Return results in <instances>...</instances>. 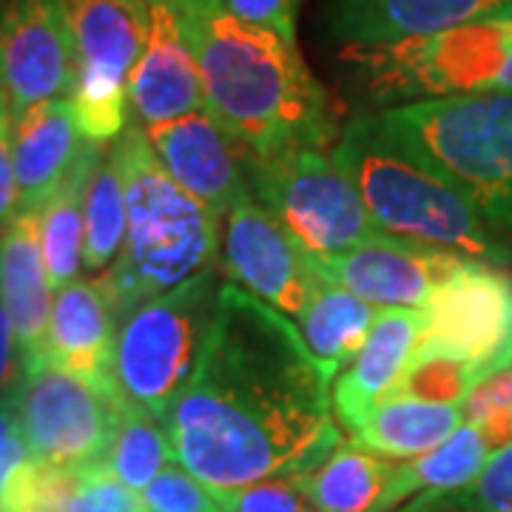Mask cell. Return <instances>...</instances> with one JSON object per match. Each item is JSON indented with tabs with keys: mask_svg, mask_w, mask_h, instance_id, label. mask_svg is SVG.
Here are the masks:
<instances>
[{
	"mask_svg": "<svg viewBox=\"0 0 512 512\" xmlns=\"http://www.w3.org/2000/svg\"><path fill=\"white\" fill-rule=\"evenodd\" d=\"M330 390L296 322L228 282L200 365L163 421L174 461L214 490L308 476L342 444Z\"/></svg>",
	"mask_w": 512,
	"mask_h": 512,
	"instance_id": "6da1fadb",
	"label": "cell"
},
{
	"mask_svg": "<svg viewBox=\"0 0 512 512\" xmlns=\"http://www.w3.org/2000/svg\"><path fill=\"white\" fill-rule=\"evenodd\" d=\"M168 3L197 60L205 109L242 151L328 148V94L293 43L239 20L225 0Z\"/></svg>",
	"mask_w": 512,
	"mask_h": 512,
	"instance_id": "7a4b0ae2",
	"label": "cell"
},
{
	"mask_svg": "<svg viewBox=\"0 0 512 512\" xmlns=\"http://www.w3.org/2000/svg\"><path fill=\"white\" fill-rule=\"evenodd\" d=\"M114 146L126 174L128 228L123 251L97 282L120 325L143 302L217 265L222 217L171 180L143 126L128 123Z\"/></svg>",
	"mask_w": 512,
	"mask_h": 512,
	"instance_id": "3957f363",
	"label": "cell"
},
{
	"mask_svg": "<svg viewBox=\"0 0 512 512\" xmlns=\"http://www.w3.org/2000/svg\"><path fill=\"white\" fill-rule=\"evenodd\" d=\"M330 154L384 234L487 265H507L512 259L510 245L495 237L476 208L453 185L393 146L370 114L348 123Z\"/></svg>",
	"mask_w": 512,
	"mask_h": 512,
	"instance_id": "277c9868",
	"label": "cell"
},
{
	"mask_svg": "<svg viewBox=\"0 0 512 512\" xmlns=\"http://www.w3.org/2000/svg\"><path fill=\"white\" fill-rule=\"evenodd\" d=\"M370 117L399 151L453 185L487 225L512 231V92L419 100Z\"/></svg>",
	"mask_w": 512,
	"mask_h": 512,
	"instance_id": "5b68a950",
	"label": "cell"
},
{
	"mask_svg": "<svg viewBox=\"0 0 512 512\" xmlns=\"http://www.w3.org/2000/svg\"><path fill=\"white\" fill-rule=\"evenodd\" d=\"M356 92L396 109L456 94L512 92V6L453 32L384 49H345Z\"/></svg>",
	"mask_w": 512,
	"mask_h": 512,
	"instance_id": "8992f818",
	"label": "cell"
},
{
	"mask_svg": "<svg viewBox=\"0 0 512 512\" xmlns=\"http://www.w3.org/2000/svg\"><path fill=\"white\" fill-rule=\"evenodd\" d=\"M220 291L211 268L143 302L117 325L114 382L126 402L165 421L200 365Z\"/></svg>",
	"mask_w": 512,
	"mask_h": 512,
	"instance_id": "52a82bcc",
	"label": "cell"
},
{
	"mask_svg": "<svg viewBox=\"0 0 512 512\" xmlns=\"http://www.w3.org/2000/svg\"><path fill=\"white\" fill-rule=\"evenodd\" d=\"M248 191L311 256H336L384 234L328 148L242 151Z\"/></svg>",
	"mask_w": 512,
	"mask_h": 512,
	"instance_id": "ba28073f",
	"label": "cell"
},
{
	"mask_svg": "<svg viewBox=\"0 0 512 512\" xmlns=\"http://www.w3.org/2000/svg\"><path fill=\"white\" fill-rule=\"evenodd\" d=\"M77 52L69 97L80 137L106 146L128 128V83L148 35V0H63Z\"/></svg>",
	"mask_w": 512,
	"mask_h": 512,
	"instance_id": "9c48e42d",
	"label": "cell"
},
{
	"mask_svg": "<svg viewBox=\"0 0 512 512\" xmlns=\"http://www.w3.org/2000/svg\"><path fill=\"white\" fill-rule=\"evenodd\" d=\"M416 356L464 365L481 387L512 367V276L467 259L424 308Z\"/></svg>",
	"mask_w": 512,
	"mask_h": 512,
	"instance_id": "30bf717a",
	"label": "cell"
},
{
	"mask_svg": "<svg viewBox=\"0 0 512 512\" xmlns=\"http://www.w3.org/2000/svg\"><path fill=\"white\" fill-rule=\"evenodd\" d=\"M126 399L55 365L29 376L15 402L18 433L32 461L86 470L103 464L117 436Z\"/></svg>",
	"mask_w": 512,
	"mask_h": 512,
	"instance_id": "8fae6325",
	"label": "cell"
},
{
	"mask_svg": "<svg viewBox=\"0 0 512 512\" xmlns=\"http://www.w3.org/2000/svg\"><path fill=\"white\" fill-rule=\"evenodd\" d=\"M222 262L231 285L299 319L319 285V265L274 214L248 194L225 217Z\"/></svg>",
	"mask_w": 512,
	"mask_h": 512,
	"instance_id": "7c38bea8",
	"label": "cell"
},
{
	"mask_svg": "<svg viewBox=\"0 0 512 512\" xmlns=\"http://www.w3.org/2000/svg\"><path fill=\"white\" fill-rule=\"evenodd\" d=\"M77 52L63 0H9L0 12V92L12 114L69 100Z\"/></svg>",
	"mask_w": 512,
	"mask_h": 512,
	"instance_id": "4fadbf2b",
	"label": "cell"
},
{
	"mask_svg": "<svg viewBox=\"0 0 512 512\" xmlns=\"http://www.w3.org/2000/svg\"><path fill=\"white\" fill-rule=\"evenodd\" d=\"M464 256L424 245L416 239H367L345 254L316 256L322 276L376 308H413L424 311L433 293L464 265Z\"/></svg>",
	"mask_w": 512,
	"mask_h": 512,
	"instance_id": "5bb4252c",
	"label": "cell"
},
{
	"mask_svg": "<svg viewBox=\"0 0 512 512\" xmlns=\"http://www.w3.org/2000/svg\"><path fill=\"white\" fill-rule=\"evenodd\" d=\"M143 128L171 180L220 217H228V211L251 194L242 174V148L208 109Z\"/></svg>",
	"mask_w": 512,
	"mask_h": 512,
	"instance_id": "9a60e30c",
	"label": "cell"
},
{
	"mask_svg": "<svg viewBox=\"0 0 512 512\" xmlns=\"http://www.w3.org/2000/svg\"><path fill=\"white\" fill-rule=\"evenodd\" d=\"M512 0H325V35L345 49H384L453 32Z\"/></svg>",
	"mask_w": 512,
	"mask_h": 512,
	"instance_id": "2e32d148",
	"label": "cell"
},
{
	"mask_svg": "<svg viewBox=\"0 0 512 512\" xmlns=\"http://www.w3.org/2000/svg\"><path fill=\"white\" fill-rule=\"evenodd\" d=\"M424 322V311L382 308L356 359L336 376L330 402L350 436L399 390L419 350Z\"/></svg>",
	"mask_w": 512,
	"mask_h": 512,
	"instance_id": "e0dca14e",
	"label": "cell"
},
{
	"mask_svg": "<svg viewBox=\"0 0 512 512\" xmlns=\"http://www.w3.org/2000/svg\"><path fill=\"white\" fill-rule=\"evenodd\" d=\"M128 103L143 126H160L205 109L200 69L168 0H148V35L137 60Z\"/></svg>",
	"mask_w": 512,
	"mask_h": 512,
	"instance_id": "ac0fdd59",
	"label": "cell"
},
{
	"mask_svg": "<svg viewBox=\"0 0 512 512\" xmlns=\"http://www.w3.org/2000/svg\"><path fill=\"white\" fill-rule=\"evenodd\" d=\"M117 316L97 279H77L55 293L46 365H55L100 390L120 393L114 382Z\"/></svg>",
	"mask_w": 512,
	"mask_h": 512,
	"instance_id": "d6986e66",
	"label": "cell"
},
{
	"mask_svg": "<svg viewBox=\"0 0 512 512\" xmlns=\"http://www.w3.org/2000/svg\"><path fill=\"white\" fill-rule=\"evenodd\" d=\"M0 302L12 316L29 376L46 365L55 291L40 251V211H20L0 239Z\"/></svg>",
	"mask_w": 512,
	"mask_h": 512,
	"instance_id": "ffe728a7",
	"label": "cell"
},
{
	"mask_svg": "<svg viewBox=\"0 0 512 512\" xmlns=\"http://www.w3.org/2000/svg\"><path fill=\"white\" fill-rule=\"evenodd\" d=\"M86 140L69 100H46L12 114V154L20 211H40L72 174ZM18 211V214H20Z\"/></svg>",
	"mask_w": 512,
	"mask_h": 512,
	"instance_id": "44dd1931",
	"label": "cell"
},
{
	"mask_svg": "<svg viewBox=\"0 0 512 512\" xmlns=\"http://www.w3.org/2000/svg\"><path fill=\"white\" fill-rule=\"evenodd\" d=\"M316 512H393L404 504L402 464L342 441L313 473L299 476Z\"/></svg>",
	"mask_w": 512,
	"mask_h": 512,
	"instance_id": "7402d4cb",
	"label": "cell"
},
{
	"mask_svg": "<svg viewBox=\"0 0 512 512\" xmlns=\"http://www.w3.org/2000/svg\"><path fill=\"white\" fill-rule=\"evenodd\" d=\"M379 311L382 308L339 288L328 276H319L311 305L296 319V328L330 382L342 373V367L356 359L376 325Z\"/></svg>",
	"mask_w": 512,
	"mask_h": 512,
	"instance_id": "603a6c76",
	"label": "cell"
},
{
	"mask_svg": "<svg viewBox=\"0 0 512 512\" xmlns=\"http://www.w3.org/2000/svg\"><path fill=\"white\" fill-rule=\"evenodd\" d=\"M100 154H103V146L86 140L83 154L74 163L72 174L40 208V251H43L49 285L55 293L77 282L80 268H83L86 188H89V177H92Z\"/></svg>",
	"mask_w": 512,
	"mask_h": 512,
	"instance_id": "cb8c5ba5",
	"label": "cell"
},
{
	"mask_svg": "<svg viewBox=\"0 0 512 512\" xmlns=\"http://www.w3.org/2000/svg\"><path fill=\"white\" fill-rule=\"evenodd\" d=\"M467 421L464 404L387 399L370 419L350 436V444L387 458L427 456Z\"/></svg>",
	"mask_w": 512,
	"mask_h": 512,
	"instance_id": "d4e9b609",
	"label": "cell"
},
{
	"mask_svg": "<svg viewBox=\"0 0 512 512\" xmlns=\"http://www.w3.org/2000/svg\"><path fill=\"white\" fill-rule=\"evenodd\" d=\"M128 228L126 174L120 151L111 143L94 165L86 188V251L83 268L89 274H106L123 251Z\"/></svg>",
	"mask_w": 512,
	"mask_h": 512,
	"instance_id": "484cf974",
	"label": "cell"
},
{
	"mask_svg": "<svg viewBox=\"0 0 512 512\" xmlns=\"http://www.w3.org/2000/svg\"><path fill=\"white\" fill-rule=\"evenodd\" d=\"M493 456V444L473 421H464L450 439L427 456L402 461V498L410 501L419 493L436 490L456 495L467 490L487 461Z\"/></svg>",
	"mask_w": 512,
	"mask_h": 512,
	"instance_id": "4316f807",
	"label": "cell"
},
{
	"mask_svg": "<svg viewBox=\"0 0 512 512\" xmlns=\"http://www.w3.org/2000/svg\"><path fill=\"white\" fill-rule=\"evenodd\" d=\"M103 464L128 490L143 493L168 464H174V450H171L163 421L154 419L148 410L137 404H123L120 427Z\"/></svg>",
	"mask_w": 512,
	"mask_h": 512,
	"instance_id": "83f0119b",
	"label": "cell"
},
{
	"mask_svg": "<svg viewBox=\"0 0 512 512\" xmlns=\"http://www.w3.org/2000/svg\"><path fill=\"white\" fill-rule=\"evenodd\" d=\"M80 481V470L49 467L26 458L6 487L3 512H66Z\"/></svg>",
	"mask_w": 512,
	"mask_h": 512,
	"instance_id": "f1b7e54d",
	"label": "cell"
},
{
	"mask_svg": "<svg viewBox=\"0 0 512 512\" xmlns=\"http://www.w3.org/2000/svg\"><path fill=\"white\" fill-rule=\"evenodd\" d=\"M146 512H228L225 493L191 476L177 461L140 493Z\"/></svg>",
	"mask_w": 512,
	"mask_h": 512,
	"instance_id": "f546056e",
	"label": "cell"
},
{
	"mask_svg": "<svg viewBox=\"0 0 512 512\" xmlns=\"http://www.w3.org/2000/svg\"><path fill=\"white\" fill-rule=\"evenodd\" d=\"M441 512H512V441L493 450L481 476L450 495Z\"/></svg>",
	"mask_w": 512,
	"mask_h": 512,
	"instance_id": "4dcf8cb0",
	"label": "cell"
},
{
	"mask_svg": "<svg viewBox=\"0 0 512 512\" xmlns=\"http://www.w3.org/2000/svg\"><path fill=\"white\" fill-rule=\"evenodd\" d=\"M228 512H316L299 476H276L242 490H222Z\"/></svg>",
	"mask_w": 512,
	"mask_h": 512,
	"instance_id": "1f68e13d",
	"label": "cell"
},
{
	"mask_svg": "<svg viewBox=\"0 0 512 512\" xmlns=\"http://www.w3.org/2000/svg\"><path fill=\"white\" fill-rule=\"evenodd\" d=\"M66 512H146L140 493L111 476L106 464L80 470V481Z\"/></svg>",
	"mask_w": 512,
	"mask_h": 512,
	"instance_id": "d6a6232c",
	"label": "cell"
},
{
	"mask_svg": "<svg viewBox=\"0 0 512 512\" xmlns=\"http://www.w3.org/2000/svg\"><path fill=\"white\" fill-rule=\"evenodd\" d=\"M225 6L239 20L251 23L256 29H265L271 35L282 37L296 46V12L299 0H225Z\"/></svg>",
	"mask_w": 512,
	"mask_h": 512,
	"instance_id": "836d02e7",
	"label": "cell"
},
{
	"mask_svg": "<svg viewBox=\"0 0 512 512\" xmlns=\"http://www.w3.org/2000/svg\"><path fill=\"white\" fill-rule=\"evenodd\" d=\"M20 211L15 154H12V109L0 92V234L15 222Z\"/></svg>",
	"mask_w": 512,
	"mask_h": 512,
	"instance_id": "e575fe53",
	"label": "cell"
},
{
	"mask_svg": "<svg viewBox=\"0 0 512 512\" xmlns=\"http://www.w3.org/2000/svg\"><path fill=\"white\" fill-rule=\"evenodd\" d=\"M26 382H29V367L20 353L18 333L6 305L0 302V402H18Z\"/></svg>",
	"mask_w": 512,
	"mask_h": 512,
	"instance_id": "d590c367",
	"label": "cell"
},
{
	"mask_svg": "<svg viewBox=\"0 0 512 512\" xmlns=\"http://www.w3.org/2000/svg\"><path fill=\"white\" fill-rule=\"evenodd\" d=\"M26 458H29V453H26V447H23L20 433H15L6 447H0V512H3V498H6V487H9V481H12V473L18 470Z\"/></svg>",
	"mask_w": 512,
	"mask_h": 512,
	"instance_id": "8d00e7d4",
	"label": "cell"
},
{
	"mask_svg": "<svg viewBox=\"0 0 512 512\" xmlns=\"http://www.w3.org/2000/svg\"><path fill=\"white\" fill-rule=\"evenodd\" d=\"M447 498H450V495L427 490V493H419L416 498H410L404 507H399V510L393 512H441L444 510V504H447Z\"/></svg>",
	"mask_w": 512,
	"mask_h": 512,
	"instance_id": "74e56055",
	"label": "cell"
},
{
	"mask_svg": "<svg viewBox=\"0 0 512 512\" xmlns=\"http://www.w3.org/2000/svg\"><path fill=\"white\" fill-rule=\"evenodd\" d=\"M18 433V416H15V404L0 402V447H6L12 436Z\"/></svg>",
	"mask_w": 512,
	"mask_h": 512,
	"instance_id": "f35d334b",
	"label": "cell"
},
{
	"mask_svg": "<svg viewBox=\"0 0 512 512\" xmlns=\"http://www.w3.org/2000/svg\"><path fill=\"white\" fill-rule=\"evenodd\" d=\"M0 12H3V0H0Z\"/></svg>",
	"mask_w": 512,
	"mask_h": 512,
	"instance_id": "ab89813d",
	"label": "cell"
},
{
	"mask_svg": "<svg viewBox=\"0 0 512 512\" xmlns=\"http://www.w3.org/2000/svg\"><path fill=\"white\" fill-rule=\"evenodd\" d=\"M0 239H3V234H0Z\"/></svg>",
	"mask_w": 512,
	"mask_h": 512,
	"instance_id": "60d3db41",
	"label": "cell"
}]
</instances>
